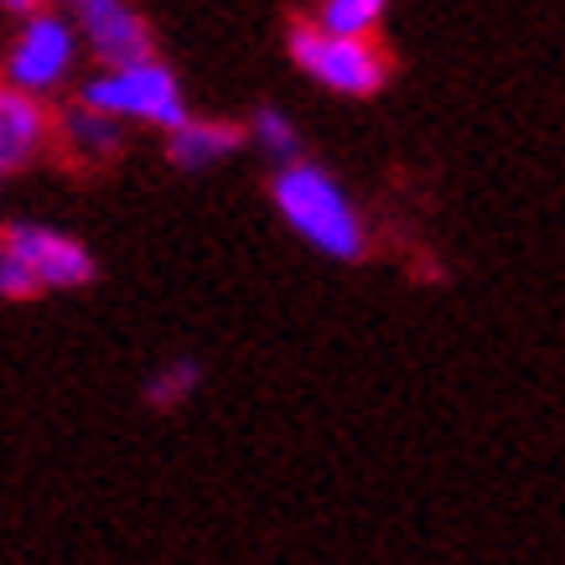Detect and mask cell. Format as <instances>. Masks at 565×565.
<instances>
[{"label":"cell","mask_w":565,"mask_h":565,"mask_svg":"<svg viewBox=\"0 0 565 565\" xmlns=\"http://www.w3.org/2000/svg\"><path fill=\"white\" fill-rule=\"evenodd\" d=\"M270 203L296 239L307 244V249H317V255L338 259V265H359L369 255V244H374L359 203L348 198V188L327 167L307 161V156L275 161Z\"/></svg>","instance_id":"obj_1"},{"label":"cell","mask_w":565,"mask_h":565,"mask_svg":"<svg viewBox=\"0 0 565 565\" xmlns=\"http://www.w3.org/2000/svg\"><path fill=\"white\" fill-rule=\"evenodd\" d=\"M78 99L115 115L120 125H146V130H161V136L192 115L177 68L156 52L130 57V63H94V73L78 84Z\"/></svg>","instance_id":"obj_2"},{"label":"cell","mask_w":565,"mask_h":565,"mask_svg":"<svg viewBox=\"0 0 565 565\" xmlns=\"http://www.w3.org/2000/svg\"><path fill=\"white\" fill-rule=\"evenodd\" d=\"M286 52L311 84L332 88L343 99H374L390 84V52L379 47V36H348L327 32L317 21H291Z\"/></svg>","instance_id":"obj_3"},{"label":"cell","mask_w":565,"mask_h":565,"mask_svg":"<svg viewBox=\"0 0 565 565\" xmlns=\"http://www.w3.org/2000/svg\"><path fill=\"white\" fill-rule=\"evenodd\" d=\"M78 57H84V42H78V26L73 17H63L57 6H36V11H21L17 36L6 47V68L0 78H11L17 88L36 94V99H52L78 78Z\"/></svg>","instance_id":"obj_4"},{"label":"cell","mask_w":565,"mask_h":565,"mask_svg":"<svg viewBox=\"0 0 565 565\" xmlns=\"http://www.w3.org/2000/svg\"><path fill=\"white\" fill-rule=\"evenodd\" d=\"M0 244L26 265V275L36 280L42 296L84 291V286H94V275H99L94 249H88L84 239L63 234V228H52V223H32V218L6 223V228H0Z\"/></svg>","instance_id":"obj_5"},{"label":"cell","mask_w":565,"mask_h":565,"mask_svg":"<svg viewBox=\"0 0 565 565\" xmlns=\"http://www.w3.org/2000/svg\"><path fill=\"white\" fill-rule=\"evenodd\" d=\"M73 26L94 63H130V57L156 52V32L136 0H78Z\"/></svg>","instance_id":"obj_6"},{"label":"cell","mask_w":565,"mask_h":565,"mask_svg":"<svg viewBox=\"0 0 565 565\" xmlns=\"http://www.w3.org/2000/svg\"><path fill=\"white\" fill-rule=\"evenodd\" d=\"M52 151V104L0 78V172L11 177Z\"/></svg>","instance_id":"obj_7"},{"label":"cell","mask_w":565,"mask_h":565,"mask_svg":"<svg viewBox=\"0 0 565 565\" xmlns=\"http://www.w3.org/2000/svg\"><path fill=\"white\" fill-rule=\"evenodd\" d=\"M52 146H63L84 167H104V161H115L125 151V125L115 115L94 109V104L73 99L52 115Z\"/></svg>","instance_id":"obj_8"},{"label":"cell","mask_w":565,"mask_h":565,"mask_svg":"<svg viewBox=\"0 0 565 565\" xmlns=\"http://www.w3.org/2000/svg\"><path fill=\"white\" fill-rule=\"evenodd\" d=\"M244 146H249V130L239 120H198V115H188L182 125L167 130V161L177 172H207L228 156H239Z\"/></svg>","instance_id":"obj_9"},{"label":"cell","mask_w":565,"mask_h":565,"mask_svg":"<svg viewBox=\"0 0 565 565\" xmlns=\"http://www.w3.org/2000/svg\"><path fill=\"white\" fill-rule=\"evenodd\" d=\"M198 390H203V363L188 359V353H177V359H167L161 369H151V379H146V405H151V411H177V405H188Z\"/></svg>","instance_id":"obj_10"},{"label":"cell","mask_w":565,"mask_h":565,"mask_svg":"<svg viewBox=\"0 0 565 565\" xmlns=\"http://www.w3.org/2000/svg\"><path fill=\"white\" fill-rule=\"evenodd\" d=\"M244 130H249V140H255L270 161H291V156H301V125H296L286 109H275V104H259Z\"/></svg>","instance_id":"obj_11"},{"label":"cell","mask_w":565,"mask_h":565,"mask_svg":"<svg viewBox=\"0 0 565 565\" xmlns=\"http://www.w3.org/2000/svg\"><path fill=\"white\" fill-rule=\"evenodd\" d=\"M390 11V0H317V26L348 36H379V21Z\"/></svg>","instance_id":"obj_12"},{"label":"cell","mask_w":565,"mask_h":565,"mask_svg":"<svg viewBox=\"0 0 565 565\" xmlns=\"http://www.w3.org/2000/svg\"><path fill=\"white\" fill-rule=\"evenodd\" d=\"M36 280L26 275V265H21L6 244H0V301H36Z\"/></svg>","instance_id":"obj_13"},{"label":"cell","mask_w":565,"mask_h":565,"mask_svg":"<svg viewBox=\"0 0 565 565\" xmlns=\"http://www.w3.org/2000/svg\"><path fill=\"white\" fill-rule=\"evenodd\" d=\"M36 6H47V0H0L6 17H21V11H36Z\"/></svg>","instance_id":"obj_14"},{"label":"cell","mask_w":565,"mask_h":565,"mask_svg":"<svg viewBox=\"0 0 565 565\" xmlns=\"http://www.w3.org/2000/svg\"><path fill=\"white\" fill-rule=\"evenodd\" d=\"M0 188H6V172H0Z\"/></svg>","instance_id":"obj_15"},{"label":"cell","mask_w":565,"mask_h":565,"mask_svg":"<svg viewBox=\"0 0 565 565\" xmlns=\"http://www.w3.org/2000/svg\"><path fill=\"white\" fill-rule=\"evenodd\" d=\"M68 6H78V0H68Z\"/></svg>","instance_id":"obj_16"}]
</instances>
